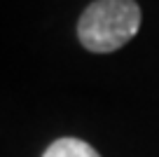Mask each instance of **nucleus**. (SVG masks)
Segmentation results:
<instances>
[{"label":"nucleus","mask_w":159,"mask_h":157,"mask_svg":"<svg viewBox=\"0 0 159 157\" xmlns=\"http://www.w3.org/2000/svg\"><path fill=\"white\" fill-rule=\"evenodd\" d=\"M140 21L136 0H94L77 21V40L91 54H110L136 38Z\"/></svg>","instance_id":"obj_1"},{"label":"nucleus","mask_w":159,"mask_h":157,"mask_svg":"<svg viewBox=\"0 0 159 157\" xmlns=\"http://www.w3.org/2000/svg\"><path fill=\"white\" fill-rule=\"evenodd\" d=\"M42 157H101V155L96 148H91L82 138L63 136V138H56L54 143H49L47 150L42 152Z\"/></svg>","instance_id":"obj_2"}]
</instances>
